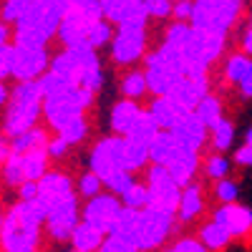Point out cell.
<instances>
[{
	"label": "cell",
	"instance_id": "48",
	"mask_svg": "<svg viewBox=\"0 0 252 252\" xmlns=\"http://www.w3.org/2000/svg\"><path fill=\"white\" fill-rule=\"evenodd\" d=\"M192 13H194V0H174V13L172 18L174 20H192Z\"/></svg>",
	"mask_w": 252,
	"mask_h": 252
},
{
	"label": "cell",
	"instance_id": "38",
	"mask_svg": "<svg viewBox=\"0 0 252 252\" xmlns=\"http://www.w3.org/2000/svg\"><path fill=\"white\" fill-rule=\"evenodd\" d=\"M121 202L126 207H131V209H146V207L152 204V192H149V187H144V184L136 182L129 192L121 197Z\"/></svg>",
	"mask_w": 252,
	"mask_h": 252
},
{
	"label": "cell",
	"instance_id": "43",
	"mask_svg": "<svg viewBox=\"0 0 252 252\" xmlns=\"http://www.w3.org/2000/svg\"><path fill=\"white\" fill-rule=\"evenodd\" d=\"M146 10H149V18L164 20L174 13V0H152V3H146Z\"/></svg>",
	"mask_w": 252,
	"mask_h": 252
},
{
	"label": "cell",
	"instance_id": "56",
	"mask_svg": "<svg viewBox=\"0 0 252 252\" xmlns=\"http://www.w3.org/2000/svg\"><path fill=\"white\" fill-rule=\"evenodd\" d=\"M144 3H152V0H144Z\"/></svg>",
	"mask_w": 252,
	"mask_h": 252
},
{
	"label": "cell",
	"instance_id": "25",
	"mask_svg": "<svg viewBox=\"0 0 252 252\" xmlns=\"http://www.w3.org/2000/svg\"><path fill=\"white\" fill-rule=\"evenodd\" d=\"M197 164H199V152H194V149H184L179 152V157L169 164V172L174 174V179L182 184V187H187L189 182H192V177H194V172H197Z\"/></svg>",
	"mask_w": 252,
	"mask_h": 252
},
{
	"label": "cell",
	"instance_id": "6",
	"mask_svg": "<svg viewBox=\"0 0 252 252\" xmlns=\"http://www.w3.org/2000/svg\"><path fill=\"white\" fill-rule=\"evenodd\" d=\"M240 10L242 0H194V13L189 23L199 33L227 38L229 28L240 18Z\"/></svg>",
	"mask_w": 252,
	"mask_h": 252
},
{
	"label": "cell",
	"instance_id": "2",
	"mask_svg": "<svg viewBox=\"0 0 252 252\" xmlns=\"http://www.w3.org/2000/svg\"><path fill=\"white\" fill-rule=\"evenodd\" d=\"M43 89L40 81H18L13 91H10V101L5 106V124H3V134L8 139L23 134L28 129H33L35 121L43 116Z\"/></svg>",
	"mask_w": 252,
	"mask_h": 252
},
{
	"label": "cell",
	"instance_id": "19",
	"mask_svg": "<svg viewBox=\"0 0 252 252\" xmlns=\"http://www.w3.org/2000/svg\"><path fill=\"white\" fill-rule=\"evenodd\" d=\"M174 96L177 101H182L187 109H197L199 101H204L209 96V83H207V76H182V81L174 86V91L169 94Z\"/></svg>",
	"mask_w": 252,
	"mask_h": 252
},
{
	"label": "cell",
	"instance_id": "17",
	"mask_svg": "<svg viewBox=\"0 0 252 252\" xmlns=\"http://www.w3.org/2000/svg\"><path fill=\"white\" fill-rule=\"evenodd\" d=\"M149 111L157 119V124L161 126V129H166V131H172L177 124H182L189 114H192V109H187L184 103L177 101L174 96H154Z\"/></svg>",
	"mask_w": 252,
	"mask_h": 252
},
{
	"label": "cell",
	"instance_id": "24",
	"mask_svg": "<svg viewBox=\"0 0 252 252\" xmlns=\"http://www.w3.org/2000/svg\"><path fill=\"white\" fill-rule=\"evenodd\" d=\"M103 242H106V232L98 229L96 224L86 222V220H81L78 227L73 229V235H71L73 250H81V252H98Z\"/></svg>",
	"mask_w": 252,
	"mask_h": 252
},
{
	"label": "cell",
	"instance_id": "1",
	"mask_svg": "<svg viewBox=\"0 0 252 252\" xmlns=\"http://www.w3.org/2000/svg\"><path fill=\"white\" fill-rule=\"evenodd\" d=\"M46 212L35 199H20L3 217V247L5 252H35L40 240V224H46Z\"/></svg>",
	"mask_w": 252,
	"mask_h": 252
},
{
	"label": "cell",
	"instance_id": "51",
	"mask_svg": "<svg viewBox=\"0 0 252 252\" xmlns=\"http://www.w3.org/2000/svg\"><path fill=\"white\" fill-rule=\"evenodd\" d=\"M235 161L242 164V166H252V146L250 144L240 146V149L235 152Z\"/></svg>",
	"mask_w": 252,
	"mask_h": 252
},
{
	"label": "cell",
	"instance_id": "20",
	"mask_svg": "<svg viewBox=\"0 0 252 252\" xmlns=\"http://www.w3.org/2000/svg\"><path fill=\"white\" fill-rule=\"evenodd\" d=\"M172 134L187 146V149H194V152H199L202 149V144L207 141V136H209V129L204 126V121L197 116V111H192L182 124H177L174 129H172Z\"/></svg>",
	"mask_w": 252,
	"mask_h": 252
},
{
	"label": "cell",
	"instance_id": "44",
	"mask_svg": "<svg viewBox=\"0 0 252 252\" xmlns=\"http://www.w3.org/2000/svg\"><path fill=\"white\" fill-rule=\"evenodd\" d=\"M227 172H229V161H227L224 157L215 154V157L207 159V174L212 177V179H224Z\"/></svg>",
	"mask_w": 252,
	"mask_h": 252
},
{
	"label": "cell",
	"instance_id": "40",
	"mask_svg": "<svg viewBox=\"0 0 252 252\" xmlns=\"http://www.w3.org/2000/svg\"><path fill=\"white\" fill-rule=\"evenodd\" d=\"M103 184L109 187V192H114V194L124 197V194L129 192V189H131L136 182H134V172H129V169H121V172H116L114 177H109Z\"/></svg>",
	"mask_w": 252,
	"mask_h": 252
},
{
	"label": "cell",
	"instance_id": "54",
	"mask_svg": "<svg viewBox=\"0 0 252 252\" xmlns=\"http://www.w3.org/2000/svg\"><path fill=\"white\" fill-rule=\"evenodd\" d=\"M245 144H250V146H252V126H250L247 134H245Z\"/></svg>",
	"mask_w": 252,
	"mask_h": 252
},
{
	"label": "cell",
	"instance_id": "47",
	"mask_svg": "<svg viewBox=\"0 0 252 252\" xmlns=\"http://www.w3.org/2000/svg\"><path fill=\"white\" fill-rule=\"evenodd\" d=\"M139 247H134V245H129V242H124V240H119V237H106V242L101 245V250L98 252H136Z\"/></svg>",
	"mask_w": 252,
	"mask_h": 252
},
{
	"label": "cell",
	"instance_id": "50",
	"mask_svg": "<svg viewBox=\"0 0 252 252\" xmlns=\"http://www.w3.org/2000/svg\"><path fill=\"white\" fill-rule=\"evenodd\" d=\"M18 194H20V199H26V202L35 199L38 197V182H23L18 187Z\"/></svg>",
	"mask_w": 252,
	"mask_h": 252
},
{
	"label": "cell",
	"instance_id": "33",
	"mask_svg": "<svg viewBox=\"0 0 252 252\" xmlns=\"http://www.w3.org/2000/svg\"><path fill=\"white\" fill-rule=\"evenodd\" d=\"M252 68V56H247L245 51L242 53H235L229 56L227 63H224V76L229 83H235V86H240V81L245 78V73Z\"/></svg>",
	"mask_w": 252,
	"mask_h": 252
},
{
	"label": "cell",
	"instance_id": "32",
	"mask_svg": "<svg viewBox=\"0 0 252 252\" xmlns=\"http://www.w3.org/2000/svg\"><path fill=\"white\" fill-rule=\"evenodd\" d=\"M146 91H149V81H146V71H129L121 81V94L126 98L139 101Z\"/></svg>",
	"mask_w": 252,
	"mask_h": 252
},
{
	"label": "cell",
	"instance_id": "23",
	"mask_svg": "<svg viewBox=\"0 0 252 252\" xmlns=\"http://www.w3.org/2000/svg\"><path fill=\"white\" fill-rule=\"evenodd\" d=\"M184 149V144L172 134V131H166V129H161L159 131V136L152 141V146H149V152H152V164H161V166H169L177 157H179V152Z\"/></svg>",
	"mask_w": 252,
	"mask_h": 252
},
{
	"label": "cell",
	"instance_id": "11",
	"mask_svg": "<svg viewBox=\"0 0 252 252\" xmlns=\"http://www.w3.org/2000/svg\"><path fill=\"white\" fill-rule=\"evenodd\" d=\"M91 169L106 182L109 177H114L116 172L126 169V161H124V136L114 134L101 139L94 152H91Z\"/></svg>",
	"mask_w": 252,
	"mask_h": 252
},
{
	"label": "cell",
	"instance_id": "14",
	"mask_svg": "<svg viewBox=\"0 0 252 252\" xmlns=\"http://www.w3.org/2000/svg\"><path fill=\"white\" fill-rule=\"evenodd\" d=\"M121 209H124V202H119L114 192L111 194H96V197H91V202L86 207H83V220L96 224L98 229H103V232L109 235V229L116 222Z\"/></svg>",
	"mask_w": 252,
	"mask_h": 252
},
{
	"label": "cell",
	"instance_id": "45",
	"mask_svg": "<svg viewBox=\"0 0 252 252\" xmlns=\"http://www.w3.org/2000/svg\"><path fill=\"white\" fill-rule=\"evenodd\" d=\"M164 252H209L207 245L202 240H192V237H184L179 242H174L169 250H164Z\"/></svg>",
	"mask_w": 252,
	"mask_h": 252
},
{
	"label": "cell",
	"instance_id": "37",
	"mask_svg": "<svg viewBox=\"0 0 252 252\" xmlns=\"http://www.w3.org/2000/svg\"><path fill=\"white\" fill-rule=\"evenodd\" d=\"M40 0H5L3 3V23H18L33 5H38Z\"/></svg>",
	"mask_w": 252,
	"mask_h": 252
},
{
	"label": "cell",
	"instance_id": "46",
	"mask_svg": "<svg viewBox=\"0 0 252 252\" xmlns=\"http://www.w3.org/2000/svg\"><path fill=\"white\" fill-rule=\"evenodd\" d=\"M13 51H15V43H3V46H0V76H3V78H10Z\"/></svg>",
	"mask_w": 252,
	"mask_h": 252
},
{
	"label": "cell",
	"instance_id": "4",
	"mask_svg": "<svg viewBox=\"0 0 252 252\" xmlns=\"http://www.w3.org/2000/svg\"><path fill=\"white\" fill-rule=\"evenodd\" d=\"M146 61V81H149V94L154 96H169L174 86L187 76L182 53L172 46L161 43L154 53L144 58Z\"/></svg>",
	"mask_w": 252,
	"mask_h": 252
},
{
	"label": "cell",
	"instance_id": "57",
	"mask_svg": "<svg viewBox=\"0 0 252 252\" xmlns=\"http://www.w3.org/2000/svg\"><path fill=\"white\" fill-rule=\"evenodd\" d=\"M73 252H81V250H73Z\"/></svg>",
	"mask_w": 252,
	"mask_h": 252
},
{
	"label": "cell",
	"instance_id": "34",
	"mask_svg": "<svg viewBox=\"0 0 252 252\" xmlns=\"http://www.w3.org/2000/svg\"><path fill=\"white\" fill-rule=\"evenodd\" d=\"M194 111H197V116L204 121V126H207L209 131H212L215 126L224 119V116H222V103H220V98L212 96V94H209L204 101H199V106H197Z\"/></svg>",
	"mask_w": 252,
	"mask_h": 252
},
{
	"label": "cell",
	"instance_id": "49",
	"mask_svg": "<svg viewBox=\"0 0 252 252\" xmlns=\"http://www.w3.org/2000/svg\"><path fill=\"white\" fill-rule=\"evenodd\" d=\"M68 146H71V144H68L66 139L56 134V139H48V154H51L53 159H61L63 154L68 152Z\"/></svg>",
	"mask_w": 252,
	"mask_h": 252
},
{
	"label": "cell",
	"instance_id": "42",
	"mask_svg": "<svg viewBox=\"0 0 252 252\" xmlns=\"http://www.w3.org/2000/svg\"><path fill=\"white\" fill-rule=\"evenodd\" d=\"M215 194H217V199L222 202V204H232V202H237V194H240V189H237V182H232V179H217V187H215Z\"/></svg>",
	"mask_w": 252,
	"mask_h": 252
},
{
	"label": "cell",
	"instance_id": "15",
	"mask_svg": "<svg viewBox=\"0 0 252 252\" xmlns=\"http://www.w3.org/2000/svg\"><path fill=\"white\" fill-rule=\"evenodd\" d=\"M103 18L111 20L114 26L121 23H149V10L144 0H98Z\"/></svg>",
	"mask_w": 252,
	"mask_h": 252
},
{
	"label": "cell",
	"instance_id": "55",
	"mask_svg": "<svg viewBox=\"0 0 252 252\" xmlns=\"http://www.w3.org/2000/svg\"><path fill=\"white\" fill-rule=\"evenodd\" d=\"M136 252H146V250H136Z\"/></svg>",
	"mask_w": 252,
	"mask_h": 252
},
{
	"label": "cell",
	"instance_id": "29",
	"mask_svg": "<svg viewBox=\"0 0 252 252\" xmlns=\"http://www.w3.org/2000/svg\"><path fill=\"white\" fill-rule=\"evenodd\" d=\"M179 220L182 222H189L194 220L199 212H202V192L197 184H187L184 192H182V202H179Z\"/></svg>",
	"mask_w": 252,
	"mask_h": 252
},
{
	"label": "cell",
	"instance_id": "31",
	"mask_svg": "<svg viewBox=\"0 0 252 252\" xmlns=\"http://www.w3.org/2000/svg\"><path fill=\"white\" fill-rule=\"evenodd\" d=\"M199 240L207 245V250H222L229 240H232V232L212 217V222H207L202 227V232H199Z\"/></svg>",
	"mask_w": 252,
	"mask_h": 252
},
{
	"label": "cell",
	"instance_id": "53",
	"mask_svg": "<svg viewBox=\"0 0 252 252\" xmlns=\"http://www.w3.org/2000/svg\"><path fill=\"white\" fill-rule=\"evenodd\" d=\"M242 51H245L247 56H252V26H247V31H245V35H242Z\"/></svg>",
	"mask_w": 252,
	"mask_h": 252
},
{
	"label": "cell",
	"instance_id": "26",
	"mask_svg": "<svg viewBox=\"0 0 252 252\" xmlns=\"http://www.w3.org/2000/svg\"><path fill=\"white\" fill-rule=\"evenodd\" d=\"M23 157V172H26V182H38L48 172V146H40V149L26 152Z\"/></svg>",
	"mask_w": 252,
	"mask_h": 252
},
{
	"label": "cell",
	"instance_id": "21",
	"mask_svg": "<svg viewBox=\"0 0 252 252\" xmlns=\"http://www.w3.org/2000/svg\"><path fill=\"white\" fill-rule=\"evenodd\" d=\"M139 222H141V209H131V207L124 204V209L119 212L116 222L109 229V235L111 237H119L124 242H129L134 247H139Z\"/></svg>",
	"mask_w": 252,
	"mask_h": 252
},
{
	"label": "cell",
	"instance_id": "8",
	"mask_svg": "<svg viewBox=\"0 0 252 252\" xmlns=\"http://www.w3.org/2000/svg\"><path fill=\"white\" fill-rule=\"evenodd\" d=\"M146 53V23H121L111 40V56L121 66H134Z\"/></svg>",
	"mask_w": 252,
	"mask_h": 252
},
{
	"label": "cell",
	"instance_id": "35",
	"mask_svg": "<svg viewBox=\"0 0 252 252\" xmlns=\"http://www.w3.org/2000/svg\"><path fill=\"white\" fill-rule=\"evenodd\" d=\"M114 28L116 26L111 23V20H106V18H101V20H96V23H91V28H89V46H94L98 51V48H103L106 43H111L114 35H116Z\"/></svg>",
	"mask_w": 252,
	"mask_h": 252
},
{
	"label": "cell",
	"instance_id": "28",
	"mask_svg": "<svg viewBox=\"0 0 252 252\" xmlns=\"http://www.w3.org/2000/svg\"><path fill=\"white\" fill-rule=\"evenodd\" d=\"M40 146H48V136H46L43 129H38V126H33V129L10 139V152H15V154H26V152L40 149Z\"/></svg>",
	"mask_w": 252,
	"mask_h": 252
},
{
	"label": "cell",
	"instance_id": "39",
	"mask_svg": "<svg viewBox=\"0 0 252 252\" xmlns=\"http://www.w3.org/2000/svg\"><path fill=\"white\" fill-rule=\"evenodd\" d=\"M86 134H89V124H86V119H83V116L73 119L71 124H66V126L58 131V136H63L71 146L78 144V141H83V139H86Z\"/></svg>",
	"mask_w": 252,
	"mask_h": 252
},
{
	"label": "cell",
	"instance_id": "10",
	"mask_svg": "<svg viewBox=\"0 0 252 252\" xmlns=\"http://www.w3.org/2000/svg\"><path fill=\"white\" fill-rule=\"evenodd\" d=\"M146 182H149L146 187H149V192H152V204H159V207H166V209H174V212H177L184 189L174 179V174L169 172V166L152 164Z\"/></svg>",
	"mask_w": 252,
	"mask_h": 252
},
{
	"label": "cell",
	"instance_id": "18",
	"mask_svg": "<svg viewBox=\"0 0 252 252\" xmlns=\"http://www.w3.org/2000/svg\"><path fill=\"white\" fill-rule=\"evenodd\" d=\"M215 220L222 222L232 237H245L250 229H252V209L242 207V204H222L217 212H215Z\"/></svg>",
	"mask_w": 252,
	"mask_h": 252
},
{
	"label": "cell",
	"instance_id": "5",
	"mask_svg": "<svg viewBox=\"0 0 252 252\" xmlns=\"http://www.w3.org/2000/svg\"><path fill=\"white\" fill-rule=\"evenodd\" d=\"M94 96H96L94 91L83 89V86H68V89H63V91H58V94H53L43 101V119L58 134L66 124L83 116V111L91 106Z\"/></svg>",
	"mask_w": 252,
	"mask_h": 252
},
{
	"label": "cell",
	"instance_id": "9",
	"mask_svg": "<svg viewBox=\"0 0 252 252\" xmlns=\"http://www.w3.org/2000/svg\"><path fill=\"white\" fill-rule=\"evenodd\" d=\"M51 56L46 46H23L15 43L13 51V71L10 78L15 81H38L48 68H51Z\"/></svg>",
	"mask_w": 252,
	"mask_h": 252
},
{
	"label": "cell",
	"instance_id": "30",
	"mask_svg": "<svg viewBox=\"0 0 252 252\" xmlns=\"http://www.w3.org/2000/svg\"><path fill=\"white\" fill-rule=\"evenodd\" d=\"M159 131H161V126L157 124V119L152 116V111L146 109V111H141V116L134 124V129L129 131V139H136V141H144V144L152 146V141L159 136Z\"/></svg>",
	"mask_w": 252,
	"mask_h": 252
},
{
	"label": "cell",
	"instance_id": "27",
	"mask_svg": "<svg viewBox=\"0 0 252 252\" xmlns=\"http://www.w3.org/2000/svg\"><path fill=\"white\" fill-rule=\"evenodd\" d=\"M124 161H126V169L129 172H136L146 161H152V152H149V144L144 141H136V139H129L124 136Z\"/></svg>",
	"mask_w": 252,
	"mask_h": 252
},
{
	"label": "cell",
	"instance_id": "3",
	"mask_svg": "<svg viewBox=\"0 0 252 252\" xmlns=\"http://www.w3.org/2000/svg\"><path fill=\"white\" fill-rule=\"evenodd\" d=\"M66 10H68L66 0H40L15 23V43L48 46V40L58 35Z\"/></svg>",
	"mask_w": 252,
	"mask_h": 252
},
{
	"label": "cell",
	"instance_id": "13",
	"mask_svg": "<svg viewBox=\"0 0 252 252\" xmlns=\"http://www.w3.org/2000/svg\"><path fill=\"white\" fill-rule=\"evenodd\" d=\"M46 227L53 240H71L73 229L78 227V202H76V194L58 202L51 212H48V220H46Z\"/></svg>",
	"mask_w": 252,
	"mask_h": 252
},
{
	"label": "cell",
	"instance_id": "36",
	"mask_svg": "<svg viewBox=\"0 0 252 252\" xmlns=\"http://www.w3.org/2000/svg\"><path fill=\"white\" fill-rule=\"evenodd\" d=\"M209 139H212V146H215L217 152L229 149V146H232V139H235V126H232V121L222 119L215 129L209 131Z\"/></svg>",
	"mask_w": 252,
	"mask_h": 252
},
{
	"label": "cell",
	"instance_id": "7",
	"mask_svg": "<svg viewBox=\"0 0 252 252\" xmlns=\"http://www.w3.org/2000/svg\"><path fill=\"white\" fill-rule=\"evenodd\" d=\"M174 209H166L159 204H149L141 209V222H139V247L141 250H157L174 227Z\"/></svg>",
	"mask_w": 252,
	"mask_h": 252
},
{
	"label": "cell",
	"instance_id": "12",
	"mask_svg": "<svg viewBox=\"0 0 252 252\" xmlns=\"http://www.w3.org/2000/svg\"><path fill=\"white\" fill-rule=\"evenodd\" d=\"M68 197H73V182L63 172H46L43 177L38 179V197H35V202L46 212V217H48V212L58 202L68 199Z\"/></svg>",
	"mask_w": 252,
	"mask_h": 252
},
{
	"label": "cell",
	"instance_id": "52",
	"mask_svg": "<svg viewBox=\"0 0 252 252\" xmlns=\"http://www.w3.org/2000/svg\"><path fill=\"white\" fill-rule=\"evenodd\" d=\"M240 91H242L245 96H250V98H252V68H250V71L245 73V78L240 81Z\"/></svg>",
	"mask_w": 252,
	"mask_h": 252
},
{
	"label": "cell",
	"instance_id": "41",
	"mask_svg": "<svg viewBox=\"0 0 252 252\" xmlns=\"http://www.w3.org/2000/svg\"><path fill=\"white\" fill-rule=\"evenodd\" d=\"M101 187H103V179L91 169V172H86L81 179H78V192L83 194V197H96V194H101Z\"/></svg>",
	"mask_w": 252,
	"mask_h": 252
},
{
	"label": "cell",
	"instance_id": "22",
	"mask_svg": "<svg viewBox=\"0 0 252 252\" xmlns=\"http://www.w3.org/2000/svg\"><path fill=\"white\" fill-rule=\"evenodd\" d=\"M141 106H139V101L134 98H126V101H119L116 106L111 109V129L114 134L119 136H129V131L134 129V124L136 119L141 116Z\"/></svg>",
	"mask_w": 252,
	"mask_h": 252
},
{
	"label": "cell",
	"instance_id": "16",
	"mask_svg": "<svg viewBox=\"0 0 252 252\" xmlns=\"http://www.w3.org/2000/svg\"><path fill=\"white\" fill-rule=\"evenodd\" d=\"M91 23H96V20H91L83 10L68 8L66 15H63L61 28H58V40H61L66 48L89 43V28H91Z\"/></svg>",
	"mask_w": 252,
	"mask_h": 252
}]
</instances>
